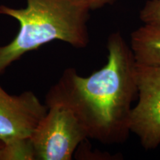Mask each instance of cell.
Wrapping results in <instances>:
<instances>
[{"label": "cell", "mask_w": 160, "mask_h": 160, "mask_svg": "<svg viewBox=\"0 0 160 160\" xmlns=\"http://www.w3.org/2000/svg\"><path fill=\"white\" fill-rule=\"evenodd\" d=\"M107 63L88 77L66 69L53 86L74 105L88 137L103 144L122 143L130 131L132 103L138 89L136 60L120 32L109 36Z\"/></svg>", "instance_id": "obj_1"}, {"label": "cell", "mask_w": 160, "mask_h": 160, "mask_svg": "<svg viewBox=\"0 0 160 160\" xmlns=\"http://www.w3.org/2000/svg\"><path fill=\"white\" fill-rule=\"evenodd\" d=\"M90 11L88 0H27L25 8L0 6V14L14 18L20 26L14 39L0 46V74L26 53L51 41L85 48Z\"/></svg>", "instance_id": "obj_2"}, {"label": "cell", "mask_w": 160, "mask_h": 160, "mask_svg": "<svg viewBox=\"0 0 160 160\" xmlns=\"http://www.w3.org/2000/svg\"><path fill=\"white\" fill-rule=\"evenodd\" d=\"M47 112L31 139L36 160H71L88 131L74 105L54 86L46 95Z\"/></svg>", "instance_id": "obj_3"}, {"label": "cell", "mask_w": 160, "mask_h": 160, "mask_svg": "<svg viewBox=\"0 0 160 160\" xmlns=\"http://www.w3.org/2000/svg\"><path fill=\"white\" fill-rule=\"evenodd\" d=\"M136 80L139 99L131 111L130 131L144 148L153 150L160 145V67L137 63Z\"/></svg>", "instance_id": "obj_4"}, {"label": "cell", "mask_w": 160, "mask_h": 160, "mask_svg": "<svg viewBox=\"0 0 160 160\" xmlns=\"http://www.w3.org/2000/svg\"><path fill=\"white\" fill-rule=\"evenodd\" d=\"M47 107L33 92L10 95L0 85V141L31 137L45 115Z\"/></svg>", "instance_id": "obj_5"}, {"label": "cell", "mask_w": 160, "mask_h": 160, "mask_svg": "<svg viewBox=\"0 0 160 160\" xmlns=\"http://www.w3.org/2000/svg\"><path fill=\"white\" fill-rule=\"evenodd\" d=\"M130 47L137 64L160 67V25L144 24L135 30Z\"/></svg>", "instance_id": "obj_6"}, {"label": "cell", "mask_w": 160, "mask_h": 160, "mask_svg": "<svg viewBox=\"0 0 160 160\" xmlns=\"http://www.w3.org/2000/svg\"><path fill=\"white\" fill-rule=\"evenodd\" d=\"M0 160H36L31 137L2 142L0 146Z\"/></svg>", "instance_id": "obj_7"}, {"label": "cell", "mask_w": 160, "mask_h": 160, "mask_svg": "<svg viewBox=\"0 0 160 160\" xmlns=\"http://www.w3.org/2000/svg\"><path fill=\"white\" fill-rule=\"evenodd\" d=\"M144 24L160 25V0H148L139 12Z\"/></svg>", "instance_id": "obj_8"}, {"label": "cell", "mask_w": 160, "mask_h": 160, "mask_svg": "<svg viewBox=\"0 0 160 160\" xmlns=\"http://www.w3.org/2000/svg\"><path fill=\"white\" fill-rule=\"evenodd\" d=\"M91 10H97L106 5H112L116 0H88Z\"/></svg>", "instance_id": "obj_9"}, {"label": "cell", "mask_w": 160, "mask_h": 160, "mask_svg": "<svg viewBox=\"0 0 160 160\" xmlns=\"http://www.w3.org/2000/svg\"><path fill=\"white\" fill-rule=\"evenodd\" d=\"M2 145V141H0V146H1Z\"/></svg>", "instance_id": "obj_10"}]
</instances>
